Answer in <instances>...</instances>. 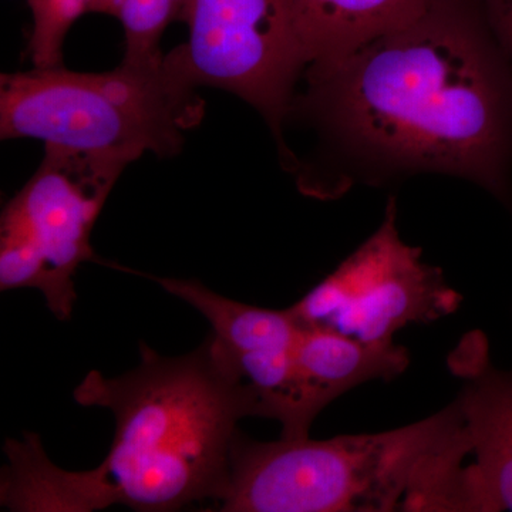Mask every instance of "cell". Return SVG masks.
<instances>
[{
	"instance_id": "1",
	"label": "cell",
	"mask_w": 512,
	"mask_h": 512,
	"mask_svg": "<svg viewBox=\"0 0 512 512\" xmlns=\"http://www.w3.org/2000/svg\"><path fill=\"white\" fill-rule=\"evenodd\" d=\"M302 79L286 121L303 117L340 164L316 198L357 181L446 174L480 185L512 215V66L477 0H436Z\"/></svg>"
},
{
	"instance_id": "2",
	"label": "cell",
	"mask_w": 512,
	"mask_h": 512,
	"mask_svg": "<svg viewBox=\"0 0 512 512\" xmlns=\"http://www.w3.org/2000/svg\"><path fill=\"white\" fill-rule=\"evenodd\" d=\"M141 362L119 377L92 370L73 397L113 413L116 434L96 468L69 471L39 436L6 440L0 504L15 512H93L123 505L181 510L220 497L247 400L212 355L210 340L180 357L141 345Z\"/></svg>"
},
{
	"instance_id": "3",
	"label": "cell",
	"mask_w": 512,
	"mask_h": 512,
	"mask_svg": "<svg viewBox=\"0 0 512 512\" xmlns=\"http://www.w3.org/2000/svg\"><path fill=\"white\" fill-rule=\"evenodd\" d=\"M468 457L457 400L383 433L264 443L239 431L215 510L466 512Z\"/></svg>"
},
{
	"instance_id": "4",
	"label": "cell",
	"mask_w": 512,
	"mask_h": 512,
	"mask_svg": "<svg viewBox=\"0 0 512 512\" xmlns=\"http://www.w3.org/2000/svg\"><path fill=\"white\" fill-rule=\"evenodd\" d=\"M183 45L151 59H126L110 72L33 67L0 77V137L131 163L144 154L177 156L200 126L205 101Z\"/></svg>"
},
{
	"instance_id": "5",
	"label": "cell",
	"mask_w": 512,
	"mask_h": 512,
	"mask_svg": "<svg viewBox=\"0 0 512 512\" xmlns=\"http://www.w3.org/2000/svg\"><path fill=\"white\" fill-rule=\"evenodd\" d=\"M131 161L45 146V157L0 221V289H37L59 320L72 316L77 271L99 261L92 232Z\"/></svg>"
},
{
	"instance_id": "6",
	"label": "cell",
	"mask_w": 512,
	"mask_h": 512,
	"mask_svg": "<svg viewBox=\"0 0 512 512\" xmlns=\"http://www.w3.org/2000/svg\"><path fill=\"white\" fill-rule=\"evenodd\" d=\"M461 302L443 272L400 238L390 200L375 234L289 309L302 328L384 343L406 326L446 318Z\"/></svg>"
},
{
	"instance_id": "7",
	"label": "cell",
	"mask_w": 512,
	"mask_h": 512,
	"mask_svg": "<svg viewBox=\"0 0 512 512\" xmlns=\"http://www.w3.org/2000/svg\"><path fill=\"white\" fill-rule=\"evenodd\" d=\"M183 49L200 87L254 107L282 144L306 69L291 0H190Z\"/></svg>"
},
{
	"instance_id": "8",
	"label": "cell",
	"mask_w": 512,
	"mask_h": 512,
	"mask_svg": "<svg viewBox=\"0 0 512 512\" xmlns=\"http://www.w3.org/2000/svg\"><path fill=\"white\" fill-rule=\"evenodd\" d=\"M463 380L457 402L463 413L470 457V511H512V369H497L483 333H468L448 357Z\"/></svg>"
},
{
	"instance_id": "9",
	"label": "cell",
	"mask_w": 512,
	"mask_h": 512,
	"mask_svg": "<svg viewBox=\"0 0 512 512\" xmlns=\"http://www.w3.org/2000/svg\"><path fill=\"white\" fill-rule=\"evenodd\" d=\"M410 356L396 342H360L330 330L303 328L295 348L296 383L303 423L311 430L325 407L373 380L406 372Z\"/></svg>"
},
{
	"instance_id": "10",
	"label": "cell",
	"mask_w": 512,
	"mask_h": 512,
	"mask_svg": "<svg viewBox=\"0 0 512 512\" xmlns=\"http://www.w3.org/2000/svg\"><path fill=\"white\" fill-rule=\"evenodd\" d=\"M436 0H291L306 67L409 25Z\"/></svg>"
},
{
	"instance_id": "11",
	"label": "cell",
	"mask_w": 512,
	"mask_h": 512,
	"mask_svg": "<svg viewBox=\"0 0 512 512\" xmlns=\"http://www.w3.org/2000/svg\"><path fill=\"white\" fill-rule=\"evenodd\" d=\"M150 278L208 320L212 328V348L221 355L242 356L293 349L301 336V323L289 308L274 311L232 301L195 279Z\"/></svg>"
},
{
	"instance_id": "12",
	"label": "cell",
	"mask_w": 512,
	"mask_h": 512,
	"mask_svg": "<svg viewBox=\"0 0 512 512\" xmlns=\"http://www.w3.org/2000/svg\"><path fill=\"white\" fill-rule=\"evenodd\" d=\"M32 15L28 56L33 67L63 66L66 37L84 15L116 18L123 0H26Z\"/></svg>"
},
{
	"instance_id": "13",
	"label": "cell",
	"mask_w": 512,
	"mask_h": 512,
	"mask_svg": "<svg viewBox=\"0 0 512 512\" xmlns=\"http://www.w3.org/2000/svg\"><path fill=\"white\" fill-rule=\"evenodd\" d=\"M190 0H123L116 18L124 30V57L151 59L163 55L161 37L171 23L184 22Z\"/></svg>"
},
{
	"instance_id": "14",
	"label": "cell",
	"mask_w": 512,
	"mask_h": 512,
	"mask_svg": "<svg viewBox=\"0 0 512 512\" xmlns=\"http://www.w3.org/2000/svg\"><path fill=\"white\" fill-rule=\"evenodd\" d=\"M488 28L512 66V0H477Z\"/></svg>"
}]
</instances>
